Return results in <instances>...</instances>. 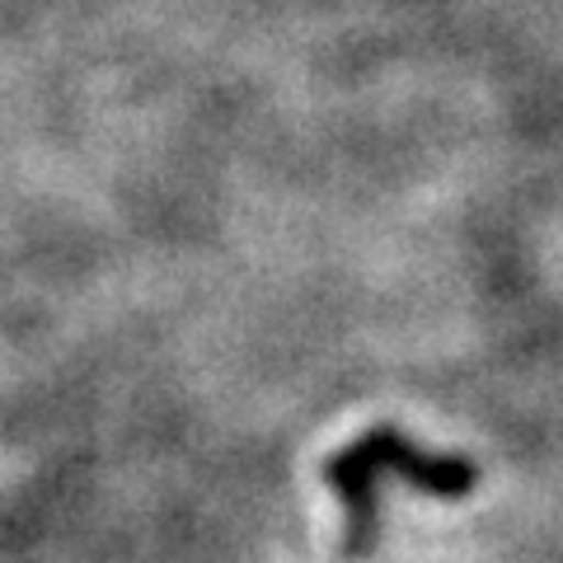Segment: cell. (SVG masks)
<instances>
[{
	"label": "cell",
	"instance_id": "6da1fadb",
	"mask_svg": "<svg viewBox=\"0 0 563 563\" xmlns=\"http://www.w3.org/2000/svg\"><path fill=\"white\" fill-rule=\"evenodd\" d=\"M404 474L432 498H470L479 470L461 455H437L428 446L409 442L395 428H372L357 442H347L339 455L324 461V479L333 498L343 503V554L362 559L376 544V512H380V474Z\"/></svg>",
	"mask_w": 563,
	"mask_h": 563
}]
</instances>
